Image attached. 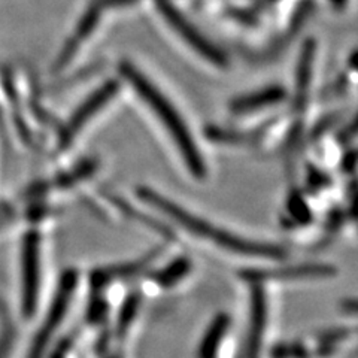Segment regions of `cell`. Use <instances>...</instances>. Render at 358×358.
I'll use <instances>...</instances> for the list:
<instances>
[{
	"instance_id": "obj_1",
	"label": "cell",
	"mask_w": 358,
	"mask_h": 358,
	"mask_svg": "<svg viewBox=\"0 0 358 358\" xmlns=\"http://www.w3.org/2000/svg\"><path fill=\"white\" fill-rule=\"evenodd\" d=\"M121 73L130 83V85L136 90V93L141 96L143 102L159 117L162 126L171 134V139L176 145L179 152H181L182 160L189 172L197 178L205 176V163L201 160L197 145L192 134H189L182 117L178 114L175 106L169 102V99H166L160 90L154 87L148 78L142 75L134 66L122 63Z\"/></svg>"
},
{
	"instance_id": "obj_2",
	"label": "cell",
	"mask_w": 358,
	"mask_h": 358,
	"mask_svg": "<svg viewBox=\"0 0 358 358\" xmlns=\"http://www.w3.org/2000/svg\"><path fill=\"white\" fill-rule=\"evenodd\" d=\"M141 196L142 199L147 200L150 205L163 212L167 218H171L173 222L179 224V226L185 229L187 231L193 233L200 238H206L208 241L217 243L218 246H222V248H229L230 251L245 254V255L271 257V259H276V257L282 255L281 251L278 248H273V246L243 241L238 236H234V234L220 230L212 226V224H209L208 221L189 214V212H187L181 206L175 205L169 199H166L155 192H151V189H142Z\"/></svg>"
},
{
	"instance_id": "obj_3",
	"label": "cell",
	"mask_w": 358,
	"mask_h": 358,
	"mask_svg": "<svg viewBox=\"0 0 358 358\" xmlns=\"http://www.w3.org/2000/svg\"><path fill=\"white\" fill-rule=\"evenodd\" d=\"M157 5L160 8V13L164 17V20L169 22L171 27L182 38L184 42H187L197 54L203 55L210 63L222 66L226 64V59H224L222 52L214 47L201 33L189 22L179 10L167 0H157Z\"/></svg>"
},
{
	"instance_id": "obj_4",
	"label": "cell",
	"mask_w": 358,
	"mask_h": 358,
	"mask_svg": "<svg viewBox=\"0 0 358 358\" xmlns=\"http://www.w3.org/2000/svg\"><path fill=\"white\" fill-rule=\"evenodd\" d=\"M115 90L117 87L114 84H106L105 87L97 90L94 94L90 96L84 102V105L80 106V109L75 110V114L71 117L69 122H67L62 131L60 142L63 147L69 143L76 134L81 131V129L87 124L90 118H92L94 114H97V112L102 109L112 97H114Z\"/></svg>"
},
{
	"instance_id": "obj_5",
	"label": "cell",
	"mask_w": 358,
	"mask_h": 358,
	"mask_svg": "<svg viewBox=\"0 0 358 358\" xmlns=\"http://www.w3.org/2000/svg\"><path fill=\"white\" fill-rule=\"evenodd\" d=\"M284 99V92L279 88H267L264 92L252 94L251 97L239 99L236 103L233 105V109L236 112H251L262 109L266 106L276 105Z\"/></svg>"
},
{
	"instance_id": "obj_6",
	"label": "cell",
	"mask_w": 358,
	"mask_h": 358,
	"mask_svg": "<svg viewBox=\"0 0 358 358\" xmlns=\"http://www.w3.org/2000/svg\"><path fill=\"white\" fill-rule=\"evenodd\" d=\"M254 331L251 333V342H250V351L252 358L257 357V352H259V343L262 339V331L264 327V306L262 303V300L257 301L255 305V312H254Z\"/></svg>"
},
{
	"instance_id": "obj_7",
	"label": "cell",
	"mask_w": 358,
	"mask_h": 358,
	"mask_svg": "<svg viewBox=\"0 0 358 358\" xmlns=\"http://www.w3.org/2000/svg\"><path fill=\"white\" fill-rule=\"evenodd\" d=\"M224 326H226V322L224 321H218L212 330L209 331V334L206 336V341H205V346H201V357L203 358H210V355L214 354L215 348L220 343L221 339V334L224 331Z\"/></svg>"
},
{
	"instance_id": "obj_8",
	"label": "cell",
	"mask_w": 358,
	"mask_h": 358,
	"mask_svg": "<svg viewBox=\"0 0 358 358\" xmlns=\"http://www.w3.org/2000/svg\"><path fill=\"white\" fill-rule=\"evenodd\" d=\"M185 272H187V264L179 262L176 264H172L169 268H166V271L159 276V279L164 285H167V284H172V282L178 281V279L181 278Z\"/></svg>"
}]
</instances>
